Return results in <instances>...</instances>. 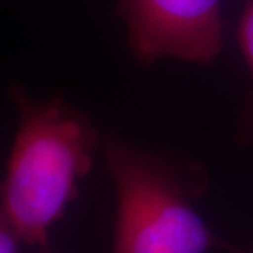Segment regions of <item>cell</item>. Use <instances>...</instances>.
Returning a JSON list of instances; mask_svg holds the SVG:
<instances>
[{"label":"cell","mask_w":253,"mask_h":253,"mask_svg":"<svg viewBox=\"0 0 253 253\" xmlns=\"http://www.w3.org/2000/svg\"><path fill=\"white\" fill-rule=\"evenodd\" d=\"M44 253H53L51 250H49V249H46V250H44Z\"/></svg>","instance_id":"cell-7"},{"label":"cell","mask_w":253,"mask_h":253,"mask_svg":"<svg viewBox=\"0 0 253 253\" xmlns=\"http://www.w3.org/2000/svg\"><path fill=\"white\" fill-rule=\"evenodd\" d=\"M220 247H222V249L232 252V253H253V250H237V249H232V247L225 245V244H220Z\"/></svg>","instance_id":"cell-6"},{"label":"cell","mask_w":253,"mask_h":253,"mask_svg":"<svg viewBox=\"0 0 253 253\" xmlns=\"http://www.w3.org/2000/svg\"><path fill=\"white\" fill-rule=\"evenodd\" d=\"M222 0H119L126 38L140 61L176 58L209 64L224 42Z\"/></svg>","instance_id":"cell-3"},{"label":"cell","mask_w":253,"mask_h":253,"mask_svg":"<svg viewBox=\"0 0 253 253\" xmlns=\"http://www.w3.org/2000/svg\"><path fill=\"white\" fill-rule=\"evenodd\" d=\"M12 99L18 128L0 183V215L22 242L46 250L102 140L92 120L63 99L38 102L20 87Z\"/></svg>","instance_id":"cell-1"},{"label":"cell","mask_w":253,"mask_h":253,"mask_svg":"<svg viewBox=\"0 0 253 253\" xmlns=\"http://www.w3.org/2000/svg\"><path fill=\"white\" fill-rule=\"evenodd\" d=\"M117 191L112 253H207L219 245L194 206V181L173 158L117 135L102 140Z\"/></svg>","instance_id":"cell-2"},{"label":"cell","mask_w":253,"mask_h":253,"mask_svg":"<svg viewBox=\"0 0 253 253\" xmlns=\"http://www.w3.org/2000/svg\"><path fill=\"white\" fill-rule=\"evenodd\" d=\"M237 40H239L242 56L249 66L253 81V0H247L244 8H242L239 25H237ZM239 133L242 143L253 140V92L245 105Z\"/></svg>","instance_id":"cell-4"},{"label":"cell","mask_w":253,"mask_h":253,"mask_svg":"<svg viewBox=\"0 0 253 253\" xmlns=\"http://www.w3.org/2000/svg\"><path fill=\"white\" fill-rule=\"evenodd\" d=\"M18 235L0 215V253H18Z\"/></svg>","instance_id":"cell-5"}]
</instances>
